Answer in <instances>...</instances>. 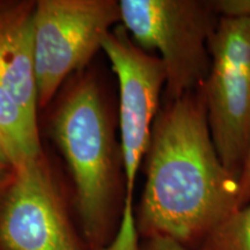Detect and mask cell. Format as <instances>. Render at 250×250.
I'll use <instances>...</instances> for the list:
<instances>
[{
	"label": "cell",
	"instance_id": "obj_1",
	"mask_svg": "<svg viewBox=\"0 0 250 250\" xmlns=\"http://www.w3.org/2000/svg\"><path fill=\"white\" fill-rule=\"evenodd\" d=\"M136 228L198 249L240 206V183L220 160L201 87L160 105L145 159Z\"/></svg>",
	"mask_w": 250,
	"mask_h": 250
},
{
	"label": "cell",
	"instance_id": "obj_2",
	"mask_svg": "<svg viewBox=\"0 0 250 250\" xmlns=\"http://www.w3.org/2000/svg\"><path fill=\"white\" fill-rule=\"evenodd\" d=\"M49 132L73 183V204L87 250L114 240L124 208V175L109 109L92 73H78L62 90Z\"/></svg>",
	"mask_w": 250,
	"mask_h": 250
},
{
	"label": "cell",
	"instance_id": "obj_3",
	"mask_svg": "<svg viewBox=\"0 0 250 250\" xmlns=\"http://www.w3.org/2000/svg\"><path fill=\"white\" fill-rule=\"evenodd\" d=\"M121 24L134 43L160 54L166 72L165 100L201 87L211 67L208 42L219 17L206 0H120Z\"/></svg>",
	"mask_w": 250,
	"mask_h": 250
},
{
	"label": "cell",
	"instance_id": "obj_4",
	"mask_svg": "<svg viewBox=\"0 0 250 250\" xmlns=\"http://www.w3.org/2000/svg\"><path fill=\"white\" fill-rule=\"evenodd\" d=\"M118 23L117 0H36L33 37L39 109L54 101L68 78L83 71Z\"/></svg>",
	"mask_w": 250,
	"mask_h": 250
},
{
	"label": "cell",
	"instance_id": "obj_5",
	"mask_svg": "<svg viewBox=\"0 0 250 250\" xmlns=\"http://www.w3.org/2000/svg\"><path fill=\"white\" fill-rule=\"evenodd\" d=\"M201 86L211 136L225 168L240 180L250 149V19L220 18Z\"/></svg>",
	"mask_w": 250,
	"mask_h": 250
},
{
	"label": "cell",
	"instance_id": "obj_6",
	"mask_svg": "<svg viewBox=\"0 0 250 250\" xmlns=\"http://www.w3.org/2000/svg\"><path fill=\"white\" fill-rule=\"evenodd\" d=\"M0 250H87L44 152L0 188Z\"/></svg>",
	"mask_w": 250,
	"mask_h": 250
},
{
	"label": "cell",
	"instance_id": "obj_7",
	"mask_svg": "<svg viewBox=\"0 0 250 250\" xmlns=\"http://www.w3.org/2000/svg\"><path fill=\"white\" fill-rule=\"evenodd\" d=\"M101 50L120 87V146L124 175L122 220H134V187L160 109L165 66L160 58L140 49L122 24L105 36Z\"/></svg>",
	"mask_w": 250,
	"mask_h": 250
},
{
	"label": "cell",
	"instance_id": "obj_8",
	"mask_svg": "<svg viewBox=\"0 0 250 250\" xmlns=\"http://www.w3.org/2000/svg\"><path fill=\"white\" fill-rule=\"evenodd\" d=\"M35 5L36 0H5L0 6V83L37 123L33 37Z\"/></svg>",
	"mask_w": 250,
	"mask_h": 250
},
{
	"label": "cell",
	"instance_id": "obj_9",
	"mask_svg": "<svg viewBox=\"0 0 250 250\" xmlns=\"http://www.w3.org/2000/svg\"><path fill=\"white\" fill-rule=\"evenodd\" d=\"M0 136L15 165L42 154L39 124L34 123L0 83Z\"/></svg>",
	"mask_w": 250,
	"mask_h": 250
},
{
	"label": "cell",
	"instance_id": "obj_10",
	"mask_svg": "<svg viewBox=\"0 0 250 250\" xmlns=\"http://www.w3.org/2000/svg\"><path fill=\"white\" fill-rule=\"evenodd\" d=\"M197 250H250V203L212 230Z\"/></svg>",
	"mask_w": 250,
	"mask_h": 250
},
{
	"label": "cell",
	"instance_id": "obj_11",
	"mask_svg": "<svg viewBox=\"0 0 250 250\" xmlns=\"http://www.w3.org/2000/svg\"><path fill=\"white\" fill-rule=\"evenodd\" d=\"M212 5L220 18L250 19V0H213Z\"/></svg>",
	"mask_w": 250,
	"mask_h": 250
},
{
	"label": "cell",
	"instance_id": "obj_12",
	"mask_svg": "<svg viewBox=\"0 0 250 250\" xmlns=\"http://www.w3.org/2000/svg\"><path fill=\"white\" fill-rule=\"evenodd\" d=\"M139 250H196L167 236H154L142 240Z\"/></svg>",
	"mask_w": 250,
	"mask_h": 250
},
{
	"label": "cell",
	"instance_id": "obj_13",
	"mask_svg": "<svg viewBox=\"0 0 250 250\" xmlns=\"http://www.w3.org/2000/svg\"><path fill=\"white\" fill-rule=\"evenodd\" d=\"M15 169H17V165L0 136V188L4 187L12 179Z\"/></svg>",
	"mask_w": 250,
	"mask_h": 250
},
{
	"label": "cell",
	"instance_id": "obj_14",
	"mask_svg": "<svg viewBox=\"0 0 250 250\" xmlns=\"http://www.w3.org/2000/svg\"><path fill=\"white\" fill-rule=\"evenodd\" d=\"M240 206L248 205L250 203V149L243 169L240 175Z\"/></svg>",
	"mask_w": 250,
	"mask_h": 250
},
{
	"label": "cell",
	"instance_id": "obj_15",
	"mask_svg": "<svg viewBox=\"0 0 250 250\" xmlns=\"http://www.w3.org/2000/svg\"><path fill=\"white\" fill-rule=\"evenodd\" d=\"M4 2H5V0H0V6L4 5Z\"/></svg>",
	"mask_w": 250,
	"mask_h": 250
}]
</instances>
